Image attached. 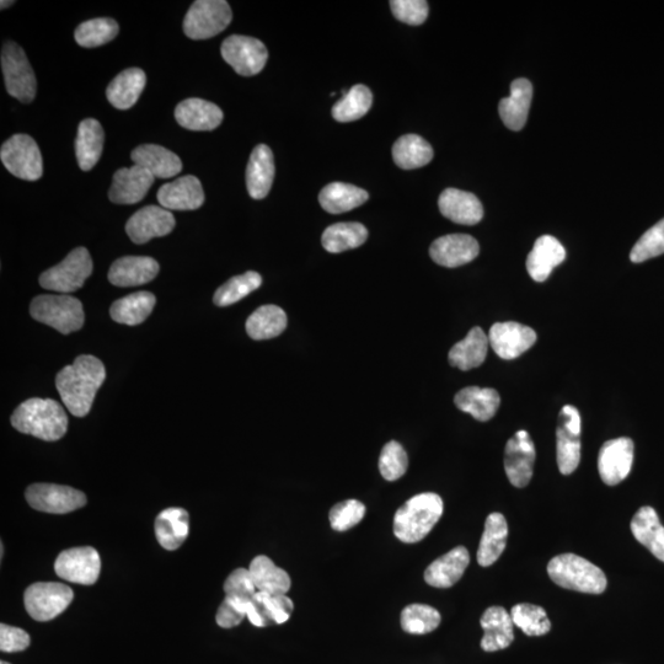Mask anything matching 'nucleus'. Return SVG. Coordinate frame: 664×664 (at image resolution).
<instances>
[{
	"label": "nucleus",
	"mask_w": 664,
	"mask_h": 664,
	"mask_svg": "<svg viewBox=\"0 0 664 664\" xmlns=\"http://www.w3.org/2000/svg\"><path fill=\"white\" fill-rule=\"evenodd\" d=\"M105 379L104 363L94 356L83 355L57 374L56 387L68 411L84 417L89 414Z\"/></svg>",
	"instance_id": "1"
},
{
	"label": "nucleus",
	"mask_w": 664,
	"mask_h": 664,
	"mask_svg": "<svg viewBox=\"0 0 664 664\" xmlns=\"http://www.w3.org/2000/svg\"><path fill=\"white\" fill-rule=\"evenodd\" d=\"M12 425L24 435L55 442L66 435L68 416L56 400L32 398L15 409Z\"/></svg>",
	"instance_id": "2"
},
{
	"label": "nucleus",
	"mask_w": 664,
	"mask_h": 664,
	"mask_svg": "<svg viewBox=\"0 0 664 664\" xmlns=\"http://www.w3.org/2000/svg\"><path fill=\"white\" fill-rule=\"evenodd\" d=\"M443 508L441 496L433 492L410 498L395 513V537L406 544L421 542L441 519Z\"/></svg>",
	"instance_id": "3"
},
{
	"label": "nucleus",
	"mask_w": 664,
	"mask_h": 664,
	"mask_svg": "<svg viewBox=\"0 0 664 664\" xmlns=\"http://www.w3.org/2000/svg\"><path fill=\"white\" fill-rule=\"evenodd\" d=\"M548 574L556 585L581 593L602 594L608 585L598 566L575 554L555 556L549 562Z\"/></svg>",
	"instance_id": "4"
},
{
	"label": "nucleus",
	"mask_w": 664,
	"mask_h": 664,
	"mask_svg": "<svg viewBox=\"0 0 664 664\" xmlns=\"http://www.w3.org/2000/svg\"><path fill=\"white\" fill-rule=\"evenodd\" d=\"M30 313L39 323L51 326L64 335L82 329L85 320L82 302L68 294L36 297L31 303Z\"/></svg>",
	"instance_id": "5"
},
{
	"label": "nucleus",
	"mask_w": 664,
	"mask_h": 664,
	"mask_svg": "<svg viewBox=\"0 0 664 664\" xmlns=\"http://www.w3.org/2000/svg\"><path fill=\"white\" fill-rule=\"evenodd\" d=\"M233 20L226 0H197L184 20L185 35L192 40H207L221 34Z\"/></svg>",
	"instance_id": "6"
},
{
	"label": "nucleus",
	"mask_w": 664,
	"mask_h": 664,
	"mask_svg": "<svg viewBox=\"0 0 664 664\" xmlns=\"http://www.w3.org/2000/svg\"><path fill=\"white\" fill-rule=\"evenodd\" d=\"M93 267V260L87 249H74L61 264L42 273L40 285L48 291L62 294L77 292L93 273Z\"/></svg>",
	"instance_id": "7"
},
{
	"label": "nucleus",
	"mask_w": 664,
	"mask_h": 664,
	"mask_svg": "<svg viewBox=\"0 0 664 664\" xmlns=\"http://www.w3.org/2000/svg\"><path fill=\"white\" fill-rule=\"evenodd\" d=\"M2 69L5 88L10 96L21 103L34 101L37 90L34 69L25 51L15 42H7L2 50Z\"/></svg>",
	"instance_id": "8"
},
{
	"label": "nucleus",
	"mask_w": 664,
	"mask_h": 664,
	"mask_svg": "<svg viewBox=\"0 0 664 664\" xmlns=\"http://www.w3.org/2000/svg\"><path fill=\"white\" fill-rule=\"evenodd\" d=\"M0 159L10 174L25 181H36L44 174V160L37 143L28 135H15L0 149Z\"/></svg>",
	"instance_id": "9"
},
{
	"label": "nucleus",
	"mask_w": 664,
	"mask_h": 664,
	"mask_svg": "<svg viewBox=\"0 0 664 664\" xmlns=\"http://www.w3.org/2000/svg\"><path fill=\"white\" fill-rule=\"evenodd\" d=\"M71 587L58 582H37L26 589L25 608L32 619L50 621L61 615L73 602Z\"/></svg>",
	"instance_id": "10"
},
{
	"label": "nucleus",
	"mask_w": 664,
	"mask_h": 664,
	"mask_svg": "<svg viewBox=\"0 0 664 664\" xmlns=\"http://www.w3.org/2000/svg\"><path fill=\"white\" fill-rule=\"evenodd\" d=\"M221 53L223 60L243 77L259 74L269 58V52L260 40L243 35L229 36L224 40Z\"/></svg>",
	"instance_id": "11"
},
{
	"label": "nucleus",
	"mask_w": 664,
	"mask_h": 664,
	"mask_svg": "<svg viewBox=\"0 0 664 664\" xmlns=\"http://www.w3.org/2000/svg\"><path fill=\"white\" fill-rule=\"evenodd\" d=\"M25 496L32 508L52 514L71 513L87 505V496L69 486L34 484Z\"/></svg>",
	"instance_id": "12"
},
{
	"label": "nucleus",
	"mask_w": 664,
	"mask_h": 664,
	"mask_svg": "<svg viewBox=\"0 0 664 664\" xmlns=\"http://www.w3.org/2000/svg\"><path fill=\"white\" fill-rule=\"evenodd\" d=\"M55 571L63 580L91 586L98 581L101 560L98 551L90 546L64 550L55 562Z\"/></svg>",
	"instance_id": "13"
},
{
	"label": "nucleus",
	"mask_w": 664,
	"mask_h": 664,
	"mask_svg": "<svg viewBox=\"0 0 664 664\" xmlns=\"http://www.w3.org/2000/svg\"><path fill=\"white\" fill-rule=\"evenodd\" d=\"M634 442L621 437L605 442L598 455V471L604 484L615 486L628 478L634 463Z\"/></svg>",
	"instance_id": "14"
},
{
	"label": "nucleus",
	"mask_w": 664,
	"mask_h": 664,
	"mask_svg": "<svg viewBox=\"0 0 664 664\" xmlns=\"http://www.w3.org/2000/svg\"><path fill=\"white\" fill-rule=\"evenodd\" d=\"M489 342L498 357L510 361L532 348L537 342V334L526 325L507 321L492 326Z\"/></svg>",
	"instance_id": "15"
},
{
	"label": "nucleus",
	"mask_w": 664,
	"mask_h": 664,
	"mask_svg": "<svg viewBox=\"0 0 664 664\" xmlns=\"http://www.w3.org/2000/svg\"><path fill=\"white\" fill-rule=\"evenodd\" d=\"M175 224V218L170 211L159 206H147L128 219L126 232L133 243L141 245L170 234Z\"/></svg>",
	"instance_id": "16"
},
{
	"label": "nucleus",
	"mask_w": 664,
	"mask_h": 664,
	"mask_svg": "<svg viewBox=\"0 0 664 664\" xmlns=\"http://www.w3.org/2000/svg\"><path fill=\"white\" fill-rule=\"evenodd\" d=\"M535 446L527 431H518L507 442L505 470L513 486L526 487L533 478Z\"/></svg>",
	"instance_id": "17"
},
{
	"label": "nucleus",
	"mask_w": 664,
	"mask_h": 664,
	"mask_svg": "<svg viewBox=\"0 0 664 664\" xmlns=\"http://www.w3.org/2000/svg\"><path fill=\"white\" fill-rule=\"evenodd\" d=\"M154 176L139 165L117 170L109 191L111 202L117 205H136L147 196L154 184Z\"/></svg>",
	"instance_id": "18"
},
{
	"label": "nucleus",
	"mask_w": 664,
	"mask_h": 664,
	"mask_svg": "<svg viewBox=\"0 0 664 664\" xmlns=\"http://www.w3.org/2000/svg\"><path fill=\"white\" fill-rule=\"evenodd\" d=\"M160 206L168 211H195L205 203V192L196 176L186 175L160 187Z\"/></svg>",
	"instance_id": "19"
},
{
	"label": "nucleus",
	"mask_w": 664,
	"mask_h": 664,
	"mask_svg": "<svg viewBox=\"0 0 664 664\" xmlns=\"http://www.w3.org/2000/svg\"><path fill=\"white\" fill-rule=\"evenodd\" d=\"M479 253V243L467 234L444 235L433 242L430 249L432 260L449 269L469 264Z\"/></svg>",
	"instance_id": "20"
},
{
	"label": "nucleus",
	"mask_w": 664,
	"mask_h": 664,
	"mask_svg": "<svg viewBox=\"0 0 664 664\" xmlns=\"http://www.w3.org/2000/svg\"><path fill=\"white\" fill-rule=\"evenodd\" d=\"M294 604L286 594L257 592L249 603L246 618L257 628L280 625L291 618Z\"/></svg>",
	"instance_id": "21"
},
{
	"label": "nucleus",
	"mask_w": 664,
	"mask_h": 664,
	"mask_svg": "<svg viewBox=\"0 0 664 664\" xmlns=\"http://www.w3.org/2000/svg\"><path fill=\"white\" fill-rule=\"evenodd\" d=\"M157 261L148 256H125L116 260L109 271V281L116 287L146 285L158 276Z\"/></svg>",
	"instance_id": "22"
},
{
	"label": "nucleus",
	"mask_w": 664,
	"mask_h": 664,
	"mask_svg": "<svg viewBox=\"0 0 664 664\" xmlns=\"http://www.w3.org/2000/svg\"><path fill=\"white\" fill-rule=\"evenodd\" d=\"M444 217L463 226H474L484 217V207L478 197L457 189L444 190L438 200Z\"/></svg>",
	"instance_id": "23"
},
{
	"label": "nucleus",
	"mask_w": 664,
	"mask_h": 664,
	"mask_svg": "<svg viewBox=\"0 0 664 664\" xmlns=\"http://www.w3.org/2000/svg\"><path fill=\"white\" fill-rule=\"evenodd\" d=\"M175 119L186 130L207 132L216 130L221 125L224 115L216 104L192 98L181 101L176 106Z\"/></svg>",
	"instance_id": "24"
},
{
	"label": "nucleus",
	"mask_w": 664,
	"mask_h": 664,
	"mask_svg": "<svg viewBox=\"0 0 664 664\" xmlns=\"http://www.w3.org/2000/svg\"><path fill=\"white\" fill-rule=\"evenodd\" d=\"M469 564V551L464 546H457L427 567L425 581L435 588L452 587L463 577Z\"/></svg>",
	"instance_id": "25"
},
{
	"label": "nucleus",
	"mask_w": 664,
	"mask_h": 664,
	"mask_svg": "<svg viewBox=\"0 0 664 664\" xmlns=\"http://www.w3.org/2000/svg\"><path fill=\"white\" fill-rule=\"evenodd\" d=\"M532 99V83L524 78L514 80L511 84V95L502 99L498 105V112L507 128L517 132L526 126Z\"/></svg>",
	"instance_id": "26"
},
{
	"label": "nucleus",
	"mask_w": 664,
	"mask_h": 664,
	"mask_svg": "<svg viewBox=\"0 0 664 664\" xmlns=\"http://www.w3.org/2000/svg\"><path fill=\"white\" fill-rule=\"evenodd\" d=\"M275 179V160L271 149L265 144L257 146L250 155L246 168V187L250 197L262 200L271 190Z\"/></svg>",
	"instance_id": "27"
},
{
	"label": "nucleus",
	"mask_w": 664,
	"mask_h": 664,
	"mask_svg": "<svg viewBox=\"0 0 664 664\" xmlns=\"http://www.w3.org/2000/svg\"><path fill=\"white\" fill-rule=\"evenodd\" d=\"M566 259V250L558 239L543 235L534 244L527 259L529 276L535 282L548 280L551 272Z\"/></svg>",
	"instance_id": "28"
},
{
	"label": "nucleus",
	"mask_w": 664,
	"mask_h": 664,
	"mask_svg": "<svg viewBox=\"0 0 664 664\" xmlns=\"http://www.w3.org/2000/svg\"><path fill=\"white\" fill-rule=\"evenodd\" d=\"M480 624L484 629L481 649L486 652H496L511 646L514 640V624L511 614L505 608H487L481 617Z\"/></svg>",
	"instance_id": "29"
},
{
	"label": "nucleus",
	"mask_w": 664,
	"mask_h": 664,
	"mask_svg": "<svg viewBox=\"0 0 664 664\" xmlns=\"http://www.w3.org/2000/svg\"><path fill=\"white\" fill-rule=\"evenodd\" d=\"M133 163L147 169L154 178L170 179L181 173L182 162L175 153L157 144H143L131 153Z\"/></svg>",
	"instance_id": "30"
},
{
	"label": "nucleus",
	"mask_w": 664,
	"mask_h": 664,
	"mask_svg": "<svg viewBox=\"0 0 664 664\" xmlns=\"http://www.w3.org/2000/svg\"><path fill=\"white\" fill-rule=\"evenodd\" d=\"M155 537L165 550L179 549L190 533V516L184 508H166L155 519Z\"/></svg>",
	"instance_id": "31"
},
{
	"label": "nucleus",
	"mask_w": 664,
	"mask_h": 664,
	"mask_svg": "<svg viewBox=\"0 0 664 664\" xmlns=\"http://www.w3.org/2000/svg\"><path fill=\"white\" fill-rule=\"evenodd\" d=\"M489 345V336L483 329H471L467 337L455 344L449 351V363L460 371L478 368L486 360Z\"/></svg>",
	"instance_id": "32"
},
{
	"label": "nucleus",
	"mask_w": 664,
	"mask_h": 664,
	"mask_svg": "<svg viewBox=\"0 0 664 664\" xmlns=\"http://www.w3.org/2000/svg\"><path fill=\"white\" fill-rule=\"evenodd\" d=\"M146 73L139 68L126 69L110 83L106 90L107 100L116 109L128 110L137 104L146 88Z\"/></svg>",
	"instance_id": "33"
},
{
	"label": "nucleus",
	"mask_w": 664,
	"mask_h": 664,
	"mask_svg": "<svg viewBox=\"0 0 664 664\" xmlns=\"http://www.w3.org/2000/svg\"><path fill=\"white\" fill-rule=\"evenodd\" d=\"M454 403L460 411L467 412L475 420L486 422L496 415L501 398L495 389L469 387L455 395Z\"/></svg>",
	"instance_id": "34"
},
{
	"label": "nucleus",
	"mask_w": 664,
	"mask_h": 664,
	"mask_svg": "<svg viewBox=\"0 0 664 664\" xmlns=\"http://www.w3.org/2000/svg\"><path fill=\"white\" fill-rule=\"evenodd\" d=\"M631 532L637 542L664 562V527L652 507H642L636 512L631 521Z\"/></svg>",
	"instance_id": "35"
},
{
	"label": "nucleus",
	"mask_w": 664,
	"mask_h": 664,
	"mask_svg": "<svg viewBox=\"0 0 664 664\" xmlns=\"http://www.w3.org/2000/svg\"><path fill=\"white\" fill-rule=\"evenodd\" d=\"M105 133L100 122L87 119L80 122L76 141V154L80 169L90 171L98 164L104 151Z\"/></svg>",
	"instance_id": "36"
},
{
	"label": "nucleus",
	"mask_w": 664,
	"mask_h": 664,
	"mask_svg": "<svg viewBox=\"0 0 664 664\" xmlns=\"http://www.w3.org/2000/svg\"><path fill=\"white\" fill-rule=\"evenodd\" d=\"M508 524L501 513H491L486 519L485 530L478 550L480 566L489 567L501 558L506 549Z\"/></svg>",
	"instance_id": "37"
},
{
	"label": "nucleus",
	"mask_w": 664,
	"mask_h": 664,
	"mask_svg": "<svg viewBox=\"0 0 664 664\" xmlns=\"http://www.w3.org/2000/svg\"><path fill=\"white\" fill-rule=\"evenodd\" d=\"M368 198V192L360 187L344 182H332L321 190L319 202L326 212L340 214L364 205Z\"/></svg>",
	"instance_id": "38"
},
{
	"label": "nucleus",
	"mask_w": 664,
	"mask_h": 664,
	"mask_svg": "<svg viewBox=\"0 0 664 664\" xmlns=\"http://www.w3.org/2000/svg\"><path fill=\"white\" fill-rule=\"evenodd\" d=\"M157 303L151 292L143 291L128 294L111 305V318L119 324L135 326L146 321Z\"/></svg>",
	"instance_id": "39"
},
{
	"label": "nucleus",
	"mask_w": 664,
	"mask_h": 664,
	"mask_svg": "<svg viewBox=\"0 0 664 664\" xmlns=\"http://www.w3.org/2000/svg\"><path fill=\"white\" fill-rule=\"evenodd\" d=\"M249 571L257 592L287 594L291 589V577L267 556H256L251 561Z\"/></svg>",
	"instance_id": "40"
},
{
	"label": "nucleus",
	"mask_w": 664,
	"mask_h": 664,
	"mask_svg": "<svg viewBox=\"0 0 664 664\" xmlns=\"http://www.w3.org/2000/svg\"><path fill=\"white\" fill-rule=\"evenodd\" d=\"M287 321L285 310L277 305H262L246 321V332L253 340H270L286 330Z\"/></svg>",
	"instance_id": "41"
},
{
	"label": "nucleus",
	"mask_w": 664,
	"mask_h": 664,
	"mask_svg": "<svg viewBox=\"0 0 664 664\" xmlns=\"http://www.w3.org/2000/svg\"><path fill=\"white\" fill-rule=\"evenodd\" d=\"M368 230L361 223H337L325 229L321 243L331 254L360 248L366 243Z\"/></svg>",
	"instance_id": "42"
},
{
	"label": "nucleus",
	"mask_w": 664,
	"mask_h": 664,
	"mask_svg": "<svg viewBox=\"0 0 664 664\" xmlns=\"http://www.w3.org/2000/svg\"><path fill=\"white\" fill-rule=\"evenodd\" d=\"M393 159L399 168L414 170L431 163L433 149L430 143L417 135L400 137L393 147Z\"/></svg>",
	"instance_id": "43"
},
{
	"label": "nucleus",
	"mask_w": 664,
	"mask_h": 664,
	"mask_svg": "<svg viewBox=\"0 0 664 664\" xmlns=\"http://www.w3.org/2000/svg\"><path fill=\"white\" fill-rule=\"evenodd\" d=\"M372 103V91L366 85L358 84L348 90L344 98L332 107V116L341 123L357 121L368 114Z\"/></svg>",
	"instance_id": "44"
},
{
	"label": "nucleus",
	"mask_w": 664,
	"mask_h": 664,
	"mask_svg": "<svg viewBox=\"0 0 664 664\" xmlns=\"http://www.w3.org/2000/svg\"><path fill=\"white\" fill-rule=\"evenodd\" d=\"M262 285V277L255 271H249L244 275L235 276L217 289L213 302L217 307H229V305L242 301L250 293L259 289Z\"/></svg>",
	"instance_id": "45"
},
{
	"label": "nucleus",
	"mask_w": 664,
	"mask_h": 664,
	"mask_svg": "<svg viewBox=\"0 0 664 664\" xmlns=\"http://www.w3.org/2000/svg\"><path fill=\"white\" fill-rule=\"evenodd\" d=\"M119 24L114 19L98 18L85 21L74 32L77 44L85 48L100 47L109 44L119 35Z\"/></svg>",
	"instance_id": "46"
},
{
	"label": "nucleus",
	"mask_w": 664,
	"mask_h": 664,
	"mask_svg": "<svg viewBox=\"0 0 664 664\" xmlns=\"http://www.w3.org/2000/svg\"><path fill=\"white\" fill-rule=\"evenodd\" d=\"M441 621L438 610L426 604L408 605L401 613V626L406 633L412 635L430 634L438 628Z\"/></svg>",
	"instance_id": "47"
},
{
	"label": "nucleus",
	"mask_w": 664,
	"mask_h": 664,
	"mask_svg": "<svg viewBox=\"0 0 664 664\" xmlns=\"http://www.w3.org/2000/svg\"><path fill=\"white\" fill-rule=\"evenodd\" d=\"M513 624L528 636H543L551 630V623L545 610L538 605L522 603L511 610Z\"/></svg>",
	"instance_id": "48"
},
{
	"label": "nucleus",
	"mask_w": 664,
	"mask_h": 664,
	"mask_svg": "<svg viewBox=\"0 0 664 664\" xmlns=\"http://www.w3.org/2000/svg\"><path fill=\"white\" fill-rule=\"evenodd\" d=\"M556 454L561 474L574 473L581 462V435L559 425L556 431Z\"/></svg>",
	"instance_id": "49"
},
{
	"label": "nucleus",
	"mask_w": 664,
	"mask_h": 664,
	"mask_svg": "<svg viewBox=\"0 0 664 664\" xmlns=\"http://www.w3.org/2000/svg\"><path fill=\"white\" fill-rule=\"evenodd\" d=\"M409 467V458L400 443L392 441L385 444L379 458V470L383 478L396 481L404 476Z\"/></svg>",
	"instance_id": "50"
},
{
	"label": "nucleus",
	"mask_w": 664,
	"mask_h": 664,
	"mask_svg": "<svg viewBox=\"0 0 664 664\" xmlns=\"http://www.w3.org/2000/svg\"><path fill=\"white\" fill-rule=\"evenodd\" d=\"M662 254H664V219L642 235L631 250L630 259L635 264H640Z\"/></svg>",
	"instance_id": "51"
},
{
	"label": "nucleus",
	"mask_w": 664,
	"mask_h": 664,
	"mask_svg": "<svg viewBox=\"0 0 664 664\" xmlns=\"http://www.w3.org/2000/svg\"><path fill=\"white\" fill-rule=\"evenodd\" d=\"M366 514V506L357 500H347L337 503L330 511V524L336 532L346 530L360 524Z\"/></svg>",
	"instance_id": "52"
},
{
	"label": "nucleus",
	"mask_w": 664,
	"mask_h": 664,
	"mask_svg": "<svg viewBox=\"0 0 664 664\" xmlns=\"http://www.w3.org/2000/svg\"><path fill=\"white\" fill-rule=\"evenodd\" d=\"M224 593L233 601L249 605L257 593L250 571L246 569L233 571L224 583Z\"/></svg>",
	"instance_id": "53"
},
{
	"label": "nucleus",
	"mask_w": 664,
	"mask_h": 664,
	"mask_svg": "<svg viewBox=\"0 0 664 664\" xmlns=\"http://www.w3.org/2000/svg\"><path fill=\"white\" fill-rule=\"evenodd\" d=\"M390 8L401 23L417 26L427 20L428 3L425 0H392Z\"/></svg>",
	"instance_id": "54"
},
{
	"label": "nucleus",
	"mask_w": 664,
	"mask_h": 664,
	"mask_svg": "<svg viewBox=\"0 0 664 664\" xmlns=\"http://www.w3.org/2000/svg\"><path fill=\"white\" fill-rule=\"evenodd\" d=\"M249 605L224 598L217 612V624L223 629H232L238 626L246 618Z\"/></svg>",
	"instance_id": "55"
},
{
	"label": "nucleus",
	"mask_w": 664,
	"mask_h": 664,
	"mask_svg": "<svg viewBox=\"0 0 664 664\" xmlns=\"http://www.w3.org/2000/svg\"><path fill=\"white\" fill-rule=\"evenodd\" d=\"M30 646V636L26 631L15 626L0 625V650L13 653L21 652Z\"/></svg>",
	"instance_id": "56"
},
{
	"label": "nucleus",
	"mask_w": 664,
	"mask_h": 664,
	"mask_svg": "<svg viewBox=\"0 0 664 664\" xmlns=\"http://www.w3.org/2000/svg\"><path fill=\"white\" fill-rule=\"evenodd\" d=\"M559 425L569 428L570 431L581 435L582 421L580 412L572 405L562 408L559 416Z\"/></svg>",
	"instance_id": "57"
},
{
	"label": "nucleus",
	"mask_w": 664,
	"mask_h": 664,
	"mask_svg": "<svg viewBox=\"0 0 664 664\" xmlns=\"http://www.w3.org/2000/svg\"><path fill=\"white\" fill-rule=\"evenodd\" d=\"M12 4H14V2H5V0H3V2L0 3V5H2V7H0V8H2V10H4L5 8H9L10 5H12Z\"/></svg>",
	"instance_id": "58"
},
{
	"label": "nucleus",
	"mask_w": 664,
	"mask_h": 664,
	"mask_svg": "<svg viewBox=\"0 0 664 664\" xmlns=\"http://www.w3.org/2000/svg\"><path fill=\"white\" fill-rule=\"evenodd\" d=\"M0 664H10V663L2 661V662H0Z\"/></svg>",
	"instance_id": "59"
}]
</instances>
